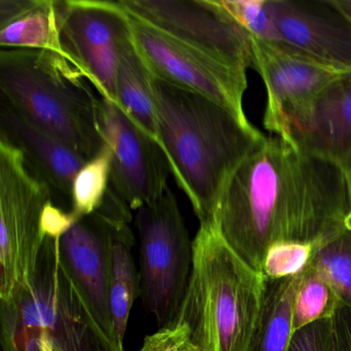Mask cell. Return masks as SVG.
<instances>
[{"mask_svg": "<svg viewBox=\"0 0 351 351\" xmlns=\"http://www.w3.org/2000/svg\"><path fill=\"white\" fill-rule=\"evenodd\" d=\"M209 221L248 266L262 273L274 244L317 248L350 227L348 174L281 137H266L232 174Z\"/></svg>", "mask_w": 351, "mask_h": 351, "instance_id": "cell-1", "label": "cell"}, {"mask_svg": "<svg viewBox=\"0 0 351 351\" xmlns=\"http://www.w3.org/2000/svg\"><path fill=\"white\" fill-rule=\"evenodd\" d=\"M158 143L199 221H210L238 166L266 138L221 104L153 75Z\"/></svg>", "mask_w": 351, "mask_h": 351, "instance_id": "cell-2", "label": "cell"}, {"mask_svg": "<svg viewBox=\"0 0 351 351\" xmlns=\"http://www.w3.org/2000/svg\"><path fill=\"white\" fill-rule=\"evenodd\" d=\"M267 279L248 266L211 221L193 240V267L176 322L193 351H250L266 293Z\"/></svg>", "mask_w": 351, "mask_h": 351, "instance_id": "cell-3", "label": "cell"}, {"mask_svg": "<svg viewBox=\"0 0 351 351\" xmlns=\"http://www.w3.org/2000/svg\"><path fill=\"white\" fill-rule=\"evenodd\" d=\"M93 89L86 73L61 53L0 49L1 98L88 161L106 143L98 124L100 95Z\"/></svg>", "mask_w": 351, "mask_h": 351, "instance_id": "cell-4", "label": "cell"}, {"mask_svg": "<svg viewBox=\"0 0 351 351\" xmlns=\"http://www.w3.org/2000/svg\"><path fill=\"white\" fill-rule=\"evenodd\" d=\"M59 240L46 236L32 278L1 305L42 330L53 351H116L69 276Z\"/></svg>", "mask_w": 351, "mask_h": 351, "instance_id": "cell-5", "label": "cell"}, {"mask_svg": "<svg viewBox=\"0 0 351 351\" xmlns=\"http://www.w3.org/2000/svg\"><path fill=\"white\" fill-rule=\"evenodd\" d=\"M52 194L21 151L0 138V299L32 278L44 245L43 215Z\"/></svg>", "mask_w": 351, "mask_h": 351, "instance_id": "cell-6", "label": "cell"}, {"mask_svg": "<svg viewBox=\"0 0 351 351\" xmlns=\"http://www.w3.org/2000/svg\"><path fill=\"white\" fill-rule=\"evenodd\" d=\"M136 227L141 240L139 287L143 305L160 328L171 326L188 289L193 241L169 186L157 202L137 210Z\"/></svg>", "mask_w": 351, "mask_h": 351, "instance_id": "cell-7", "label": "cell"}, {"mask_svg": "<svg viewBox=\"0 0 351 351\" xmlns=\"http://www.w3.org/2000/svg\"><path fill=\"white\" fill-rule=\"evenodd\" d=\"M132 17L209 58L246 73L252 38L219 0H118Z\"/></svg>", "mask_w": 351, "mask_h": 351, "instance_id": "cell-8", "label": "cell"}, {"mask_svg": "<svg viewBox=\"0 0 351 351\" xmlns=\"http://www.w3.org/2000/svg\"><path fill=\"white\" fill-rule=\"evenodd\" d=\"M131 38L130 18L118 1L65 0L63 54L86 73L100 96L114 104L121 53Z\"/></svg>", "mask_w": 351, "mask_h": 351, "instance_id": "cell-9", "label": "cell"}, {"mask_svg": "<svg viewBox=\"0 0 351 351\" xmlns=\"http://www.w3.org/2000/svg\"><path fill=\"white\" fill-rule=\"evenodd\" d=\"M129 18L135 47L155 77L201 94L248 122L242 106L246 73L193 50L132 16Z\"/></svg>", "mask_w": 351, "mask_h": 351, "instance_id": "cell-10", "label": "cell"}, {"mask_svg": "<svg viewBox=\"0 0 351 351\" xmlns=\"http://www.w3.org/2000/svg\"><path fill=\"white\" fill-rule=\"evenodd\" d=\"M98 124L104 143L114 153L110 188L132 210L157 202L168 188L170 172L159 143L139 128L118 104L102 96Z\"/></svg>", "mask_w": 351, "mask_h": 351, "instance_id": "cell-11", "label": "cell"}, {"mask_svg": "<svg viewBox=\"0 0 351 351\" xmlns=\"http://www.w3.org/2000/svg\"><path fill=\"white\" fill-rule=\"evenodd\" d=\"M283 42L339 73L351 71V22L335 0H267Z\"/></svg>", "mask_w": 351, "mask_h": 351, "instance_id": "cell-12", "label": "cell"}, {"mask_svg": "<svg viewBox=\"0 0 351 351\" xmlns=\"http://www.w3.org/2000/svg\"><path fill=\"white\" fill-rule=\"evenodd\" d=\"M252 55L254 69L267 91L264 126L276 135L287 116L309 104L342 73L307 58L287 43L272 45L252 38Z\"/></svg>", "mask_w": 351, "mask_h": 351, "instance_id": "cell-13", "label": "cell"}, {"mask_svg": "<svg viewBox=\"0 0 351 351\" xmlns=\"http://www.w3.org/2000/svg\"><path fill=\"white\" fill-rule=\"evenodd\" d=\"M59 247L69 276L94 319L118 351L110 306L112 252L106 215L96 210L77 219L59 240Z\"/></svg>", "mask_w": 351, "mask_h": 351, "instance_id": "cell-14", "label": "cell"}, {"mask_svg": "<svg viewBox=\"0 0 351 351\" xmlns=\"http://www.w3.org/2000/svg\"><path fill=\"white\" fill-rule=\"evenodd\" d=\"M281 137L302 151L351 171V71L340 73L309 104L285 119Z\"/></svg>", "mask_w": 351, "mask_h": 351, "instance_id": "cell-15", "label": "cell"}, {"mask_svg": "<svg viewBox=\"0 0 351 351\" xmlns=\"http://www.w3.org/2000/svg\"><path fill=\"white\" fill-rule=\"evenodd\" d=\"M0 138L21 151L32 171L50 189L54 203L56 199L71 206L73 180L88 160L30 122L3 98H0Z\"/></svg>", "mask_w": 351, "mask_h": 351, "instance_id": "cell-16", "label": "cell"}, {"mask_svg": "<svg viewBox=\"0 0 351 351\" xmlns=\"http://www.w3.org/2000/svg\"><path fill=\"white\" fill-rule=\"evenodd\" d=\"M106 215L110 228L112 252V324L118 351H125L124 340L129 316L137 295L141 293L139 276L132 256L134 237L129 228L131 209L118 197L108 196L97 209Z\"/></svg>", "mask_w": 351, "mask_h": 351, "instance_id": "cell-17", "label": "cell"}, {"mask_svg": "<svg viewBox=\"0 0 351 351\" xmlns=\"http://www.w3.org/2000/svg\"><path fill=\"white\" fill-rule=\"evenodd\" d=\"M64 9L65 0H0V49H36L63 54Z\"/></svg>", "mask_w": 351, "mask_h": 351, "instance_id": "cell-18", "label": "cell"}, {"mask_svg": "<svg viewBox=\"0 0 351 351\" xmlns=\"http://www.w3.org/2000/svg\"><path fill=\"white\" fill-rule=\"evenodd\" d=\"M153 75L131 38L121 53L117 73V104L158 143Z\"/></svg>", "mask_w": 351, "mask_h": 351, "instance_id": "cell-19", "label": "cell"}, {"mask_svg": "<svg viewBox=\"0 0 351 351\" xmlns=\"http://www.w3.org/2000/svg\"><path fill=\"white\" fill-rule=\"evenodd\" d=\"M305 271L287 278L267 279L264 306L250 351H287L295 298Z\"/></svg>", "mask_w": 351, "mask_h": 351, "instance_id": "cell-20", "label": "cell"}, {"mask_svg": "<svg viewBox=\"0 0 351 351\" xmlns=\"http://www.w3.org/2000/svg\"><path fill=\"white\" fill-rule=\"evenodd\" d=\"M309 267L351 309V226L315 248Z\"/></svg>", "mask_w": 351, "mask_h": 351, "instance_id": "cell-21", "label": "cell"}, {"mask_svg": "<svg viewBox=\"0 0 351 351\" xmlns=\"http://www.w3.org/2000/svg\"><path fill=\"white\" fill-rule=\"evenodd\" d=\"M112 155V147L104 143L101 151L89 160L75 176L71 213L77 219L95 213L104 203L110 186Z\"/></svg>", "mask_w": 351, "mask_h": 351, "instance_id": "cell-22", "label": "cell"}, {"mask_svg": "<svg viewBox=\"0 0 351 351\" xmlns=\"http://www.w3.org/2000/svg\"><path fill=\"white\" fill-rule=\"evenodd\" d=\"M338 303V297L330 285L308 267L295 298L293 332L317 320L332 317Z\"/></svg>", "mask_w": 351, "mask_h": 351, "instance_id": "cell-23", "label": "cell"}, {"mask_svg": "<svg viewBox=\"0 0 351 351\" xmlns=\"http://www.w3.org/2000/svg\"><path fill=\"white\" fill-rule=\"evenodd\" d=\"M219 3L252 38L272 45L285 43L267 9V0H219Z\"/></svg>", "mask_w": 351, "mask_h": 351, "instance_id": "cell-24", "label": "cell"}, {"mask_svg": "<svg viewBox=\"0 0 351 351\" xmlns=\"http://www.w3.org/2000/svg\"><path fill=\"white\" fill-rule=\"evenodd\" d=\"M314 250L311 244L300 242L274 244L265 256L263 275L269 280H276L301 274L309 267Z\"/></svg>", "mask_w": 351, "mask_h": 351, "instance_id": "cell-25", "label": "cell"}, {"mask_svg": "<svg viewBox=\"0 0 351 351\" xmlns=\"http://www.w3.org/2000/svg\"><path fill=\"white\" fill-rule=\"evenodd\" d=\"M3 351H44L42 330L22 324L5 306H1Z\"/></svg>", "mask_w": 351, "mask_h": 351, "instance_id": "cell-26", "label": "cell"}, {"mask_svg": "<svg viewBox=\"0 0 351 351\" xmlns=\"http://www.w3.org/2000/svg\"><path fill=\"white\" fill-rule=\"evenodd\" d=\"M332 317L317 320L291 335L287 351H332Z\"/></svg>", "mask_w": 351, "mask_h": 351, "instance_id": "cell-27", "label": "cell"}, {"mask_svg": "<svg viewBox=\"0 0 351 351\" xmlns=\"http://www.w3.org/2000/svg\"><path fill=\"white\" fill-rule=\"evenodd\" d=\"M189 348L190 344L186 328L174 322L147 336L139 351H186Z\"/></svg>", "mask_w": 351, "mask_h": 351, "instance_id": "cell-28", "label": "cell"}, {"mask_svg": "<svg viewBox=\"0 0 351 351\" xmlns=\"http://www.w3.org/2000/svg\"><path fill=\"white\" fill-rule=\"evenodd\" d=\"M77 221L73 213H66L52 200L48 203L43 215V232L48 237L61 238Z\"/></svg>", "mask_w": 351, "mask_h": 351, "instance_id": "cell-29", "label": "cell"}, {"mask_svg": "<svg viewBox=\"0 0 351 351\" xmlns=\"http://www.w3.org/2000/svg\"><path fill=\"white\" fill-rule=\"evenodd\" d=\"M332 351H351V309L339 301L332 315Z\"/></svg>", "mask_w": 351, "mask_h": 351, "instance_id": "cell-30", "label": "cell"}, {"mask_svg": "<svg viewBox=\"0 0 351 351\" xmlns=\"http://www.w3.org/2000/svg\"><path fill=\"white\" fill-rule=\"evenodd\" d=\"M335 1L351 22V0H335Z\"/></svg>", "mask_w": 351, "mask_h": 351, "instance_id": "cell-31", "label": "cell"}, {"mask_svg": "<svg viewBox=\"0 0 351 351\" xmlns=\"http://www.w3.org/2000/svg\"><path fill=\"white\" fill-rule=\"evenodd\" d=\"M42 346L44 351H53L52 346H51L50 341L48 340L44 332H42Z\"/></svg>", "mask_w": 351, "mask_h": 351, "instance_id": "cell-32", "label": "cell"}, {"mask_svg": "<svg viewBox=\"0 0 351 351\" xmlns=\"http://www.w3.org/2000/svg\"><path fill=\"white\" fill-rule=\"evenodd\" d=\"M348 178H349V184H350V191H351V171L349 172Z\"/></svg>", "mask_w": 351, "mask_h": 351, "instance_id": "cell-33", "label": "cell"}, {"mask_svg": "<svg viewBox=\"0 0 351 351\" xmlns=\"http://www.w3.org/2000/svg\"><path fill=\"white\" fill-rule=\"evenodd\" d=\"M186 351H193V350H192V349H191V347H190V348H189L188 350H186Z\"/></svg>", "mask_w": 351, "mask_h": 351, "instance_id": "cell-34", "label": "cell"}]
</instances>
